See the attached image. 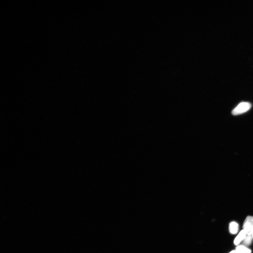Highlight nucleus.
Here are the masks:
<instances>
[{
  "label": "nucleus",
  "instance_id": "nucleus-1",
  "mask_svg": "<svg viewBox=\"0 0 253 253\" xmlns=\"http://www.w3.org/2000/svg\"><path fill=\"white\" fill-rule=\"evenodd\" d=\"M251 106V104L249 102H242L232 111V114L234 115H240L249 110Z\"/></svg>",
  "mask_w": 253,
  "mask_h": 253
},
{
  "label": "nucleus",
  "instance_id": "nucleus-2",
  "mask_svg": "<svg viewBox=\"0 0 253 253\" xmlns=\"http://www.w3.org/2000/svg\"><path fill=\"white\" fill-rule=\"evenodd\" d=\"M243 228L247 235H252L253 231V217L250 216L247 217L244 221Z\"/></svg>",
  "mask_w": 253,
  "mask_h": 253
},
{
  "label": "nucleus",
  "instance_id": "nucleus-3",
  "mask_svg": "<svg viewBox=\"0 0 253 253\" xmlns=\"http://www.w3.org/2000/svg\"><path fill=\"white\" fill-rule=\"evenodd\" d=\"M246 234L244 230H242L237 236L234 241V243L235 245H238L240 243L241 241L243 240L246 237Z\"/></svg>",
  "mask_w": 253,
  "mask_h": 253
},
{
  "label": "nucleus",
  "instance_id": "nucleus-4",
  "mask_svg": "<svg viewBox=\"0 0 253 253\" xmlns=\"http://www.w3.org/2000/svg\"><path fill=\"white\" fill-rule=\"evenodd\" d=\"M239 229V225L234 221L232 222L229 225V230L230 233L232 234H236L238 233Z\"/></svg>",
  "mask_w": 253,
  "mask_h": 253
},
{
  "label": "nucleus",
  "instance_id": "nucleus-5",
  "mask_svg": "<svg viewBox=\"0 0 253 253\" xmlns=\"http://www.w3.org/2000/svg\"><path fill=\"white\" fill-rule=\"evenodd\" d=\"M236 251L237 253H251V250L247 248L243 245L237 246L236 248Z\"/></svg>",
  "mask_w": 253,
  "mask_h": 253
},
{
  "label": "nucleus",
  "instance_id": "nucleus-6",
  "mask_svg": "<svg viewBox=\"0 0 253 253\" xmlns=\"http://www.w3.org/2000/svg\"><path fill=\"white\" fill-rule=\"evenodd\" d=\"M253 237L252 235H246V237L242 241V243H243V246H250L252 243Z\"/></svg>",
  "mask_w": 253,
  "mask_h": 253
},
{
  "label": "nucleus",
  "instance_id": "nucleus-7",
  "mask_svg": "<svg viewBox=\"0 0 253 253\" xmlns=\"http://www.w3.org/2000/svg\"><path fill=\"white\" fill-rule=\"evenodd\" d=\"M229 253H237V252L236 251V250H233V251H232Z\"/></svg>",
  "mask_w": 253,
  "mask_h": 253
},
{
  "label": "nucleus",
  "instance_id": "nucleus-8",
  "mask_svg": "<svg viewBox=\"0 0 253 253\" xmlns=\"http://www.w3.org/2000/svg\"><path fill=\"white\" fill-rule=\"evenodd\" d=\"M252 236L253 238V232H252Z\"/></svg>",
  "mask_w": 253,
  "mask_h": 253
}]
</instances>
